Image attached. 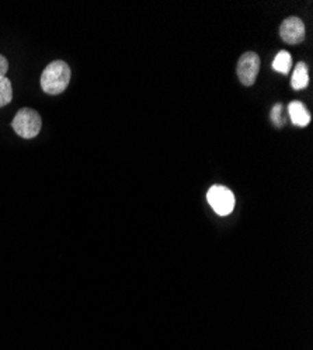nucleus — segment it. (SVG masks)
I'll use <instances>...</instances> for the list:
<instances>
[{"label": "nucleus", "instance_id": "f257e3e1", "mask_svg": "<svg viewBox=\"0 0 313 350\" xmlns=\"http://www.w3.org/2000/svg\"><path fill=\"white\" fill-rule=\"evenodd\" d=\"M69 65L64 61H53L41 75V87L47 94L58 96L66 90L71 81Z\"/></svg>", "mask_w": 313, "mask_h": 350}, {"label": "nucleus", "instance_id": "f03ea898", "mask_svg": "<svg viewBox=\"0 0 313 350\" xmlns=\"http://www.w3.org/2000/svg\"><path fill=\"white\" fill-rule=\"evenodd\" d=\"M12 126L14 132L23 139H33L40 133L42 121L37 111L32 108H21L16 113Z\"/></svg>", "mask_w": 313, "mask_h": 350}, {"label": "nucleus", "instance_id": "7ed1b4c3", "mask_svg": "<svg viewBox=\"0 0 313 350\" xmlns=\"http://www.w3.org/2000/svg\"><path fill=\"white\" fill-rule=\"evenodd\" d=\"M208 203L219 216L231 215L235 208V195L231 189L221 185H214L207 193Z\"/></svg>", "mask_w": 313, "mask_h": 350}, {"label": "nucleus", "instance_id": "20e7f679", "mask_svg": "<svg viewBox=\"0 0 313 350\" xmlns=\"http://www.w3.org/2000/svg\"><path fill=\"white\" fill-rule=\"evenodd\" d=\"M260 70V57L254 52H246L238 62V77L243 85H253Z\"/></svg>", "mask_w": 313, "mask_h": 350}, {"label": "nucleus", "instance_id": "39448f33", "mask_svg": "<svg viewBox=\"0 0 313 350\" xmlns=\"http://www.w3.org/2000/svg\"><path fill=\"white\" fill-rule=\"evenodd\" d=\"M305 24L299 17H288L279 27V36L284 42L295 45L305 40Z\"/></svg>", "mask_w": 313, "mask_h": 350}, {"label": "nucleus", "instance_id": "423d86ee", "mask_svg": "<svg viewBox=\"0 0 313 350\" xmlns=\"http://www.w3.org/2000/svg\"><path fill=\"white\" fill-rule=\"evenodd\" d=\"M288 112H290V118L294 125L305 128L310 122V113L305 108V105L299 101H292L288 105Z\"/></svg>", "mask_w": 313, "mask_h": 350}, {"label": "nucleus", "instance_id": "0eeeda50", "mask_svg": "<svg viewBox=\"0 0 313 350\" xmlns=\"http://www.w3.org/2000/svg\"><path fill=\"white\" fill-rule=\"evenodd\" d=\"M309 83V76H308V66L305 62H299L295 69L294 75L291 79V85L294 90H303L305 87Z\"/></svg>", "mask_w": 313, "mask_h": 350}, {"label": "nucleus", "instance_id": "6e6552de", "mask_svg": "<svg viewBox=\"0 0 313 350\" xmlns=\"http://www.w3.org/2000/svg\"><path fill=\"white\" fill-rule=\"evenodd\" d=\"M292 66V57L288 52L286 51H281L277 53V56L274 57V62H273V69L278 73L282 75H287L291 70Z\"/></svg>", "mask_w": 313, "mask_h": 350}, {"label": "nucleus", "instance_id": "1a4fd4ad", "mask_svg": "<svg viewBox=\"0 0 313 350\" xmlns=\"http://www.w3.org/2000/svg\"><path fill=\"white\" fill-rule=\"evenodd\" d=\"M13 100V87L10 80L5 76L0 77V108L6 107Z\"/></svg>", "mask_w": 313, "mask_h": 350}, {"label": "nucleus", "instance_id": "9d476101", "mask_svg": "<svg viewBox=\"0 0 313 350\" xmlns=\"http://www.w3.org/2000/svg\"><path fill=\"white\" fill-rule=\"evenodd\" d=\"M271 121L277 128H282L286 125V116H284V108L282 104H275L271 109Z\"/></svg>", "mask_w": 313, "mask_h": 350}, {"label": "nucleus", "instance_id": "9b49d317", "mask_svg": "<svg viewBox=\"0 0 313 350\" xmlns=\"http://www.w3.org/2000/svg\"><path fill=\"white\" fill-rule=\"evenodd\" d=\"M9 70V62L3 55H0V77H5Z\"/></svg>", "mask_w": 313, "mask_h": 350}]
</instances>
